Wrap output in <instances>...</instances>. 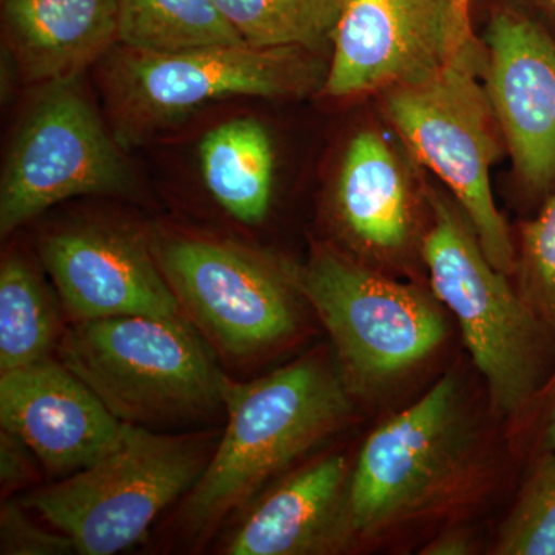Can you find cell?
<instances>
[{"instance_id": "obj_26", "label": "cell", "mask_w": 555, "mask_h": 555, "mask_svg": "<svg viewBox=\"0 0 555 555\" xmlns=\"http://www.w3.org/2000/svg\"><path fill=\"white\" fill-rule=\"evenodd\" d=\"M535 411L534 437H532V449L535 456L555 449V372L547 378L545 386L540 390L539 396L532 401L528 412Z\"/></svg>"}, {"instance_id": "obj_9", "label": "cell", "mask_w": 555, "mask_h": 555, "mask_svg": "<svg viewBox=\"0 0 555 555\" xmlns=\"http://www.w3.org/2000/svg\"><path fill=\"white\" fill-rule=\"evenodd\" d=\"M133 188L129 166L76 79L47 83L22 124L0 184V233L62 201Z\"/></svg>"}, {"instance_id": "obj_11", "label": "cell", "mask_w": 555, "mask_h": 555, "mask_svg": "<svg viewBox=\"0 0 555 555\" xmlns=\"http://www.w3.org/2000/svg\"><path fill=\"white\" fill-rule=\"evenodd\" d=\"M332 42L327 96L420 82L456 56L454 0H345Z\"/></svg>"}, {"instance_id": "obj_27", "label": "cell", "mask_w": 555, "mask_h": 555, "mask_svg": "<svg viewBox=\"0 0 555 555\" xmlns=\"http://www.w3.org/2000/svg\"><path fill=\"white\" fill-rule=\"evenodd\" d=\"M470 5H473V0H454L456 56L483 49V43L476 38L473 31Z\"/></svg>"}, {"instance_id": "obj_15", "label": "cell", "mask_w": 555, "mask_h": 555, "mask_svg": "<svg viewBox=\"0 0 555 555\" xmlns=\"http://www.w3.org/2000/svg\"><path fill=\"white\" fill-rule=\"evenodd\" d=\"M335 208L349 238L372 257H397L408 247L414 185L403 159L378 131H360L347 145Z\"/></svg>"}, {"instance_id": "obj_10", "label": "cell", "mask_w": 555, "mask_h": 555, "mask_svg": "<svg viewBox=\"0 0 555 555\" xmlns=\"http://www.w3.org/2000/svg\"><path fill=\"white\" fill-rule=\"evenodd\" d=\"M158 264L179 302L230 356L268 349L297 326L283 278L241 248L175 238L159 247Z\"/></svg>"}, {"instance_id": "obj_18", "label": "cell", "mask_w": 555, "mask_h": 555, "mask_svg": "<svg viewBox=\"0 0 555 555\" xmlns=\"http://www.w3.org/2000/svg\"><path fill=\"white\" fill-rule=\"evenodd\" d=\"M201 170L219 206L244 224L268 215L273 185V149L257 119L230 120L208 131L199 144Z\"/></svg>"}, {"instance_id": "obj_6", "label": "cell", "mask_w": 555, "mask_h": 555, "mask_svg": "<svg viewBox=\"0 0 555 555\" xmlns=\"http://www.w3.org/2000/svg\"><path fill=\"white\" fill-rule=\"evenodd\" d=\"M469 425L449 374L367 438L347 480L338 540L371 537L436 505L465 474Z\"/></svg>"}, {"instance_id": "obj_3", "label": "cell", "mask_w": 555, "mask_h": 555, "mask_svg": "<svg viewBox=\"0 0 555 555\" xmlns=\"http://www.w3.org/2000/svg\"><path fill=\"white\" fill-rule=\"evenodd\" d=\"M57 353L122 423L177 422L224 404L228 377L181 317L78 321Z\"/></svg>"}, {"instance_id": "obj_23", "label": "cell", "mask_w": 555, "mask_h": 555, "mask_svg": "<svg viewBox=\"0 0 555 555\" xmlns=\"http://www.w3.org/2000/svg\"><path fill=\"white\" fill-rule=\"evenodd\" d=\"M514 275L526 305L555 332V189L521 228Z\"/></svg>"}, {"instance_id": "obj_5", "label": "cell", "mask_w": 555, "mask_h": 555, "mask_svg": "<svg viewBox=\"0 0 555 555\" xmlns=\"http://www.w3.org/2000/svg\"><path fill=\"white\" fill-rule=\"evenodd\" d=\"M208 460L192 438L124 423L112 451L22 503L69 537L76 553L112 555L134 545L171 502L192 491Z\"/></svg>"}, {"instance_id": "obj_24", "label": "cell", "mask_w": 555, "mask_h": 555, "mask_svg": "<svg viewBox=\"0 0 555 555\" xmlns=\"http://www.w3.org/2000/svg\"><path fill=\"white\" fill-rule=\"evenodd\" d=\"M0 550L7 555H60L76 551L69 537L39 528L11 502H3L0 514Z\"/></svg>"}, {"instance_id": "obj_2", "label": "cell", "mask_w": 555, "mask_h": 555, "mask_svg": "<svg viewBox=\"0 0 555 555\" xmlns=\"http://www.w3.org/2000/svg\"><path fill=\"white\" fill-rule=\"evenodd\" d=\"M229 423L188 496L189 524L206 529L257 494L341 426L350 404L345 382L315 360L255 379L224 383Z\"/></svg>"}, {"instance_id": "obj_19", "label": "cell", "mask_w": 555, "mask_h": 555, "mask_svg": "<svg viewBox=\"0 0 555 555\" xmlns=\"http://www.w3.org/2000/svg\"><path fill=\"white\" fill-rule=\"evenodd\" d=\"M118 40L158 54L246 43L215 0H119Z\"/></svg>"}, {"instance_id": "obj_14", "label": "cell", "mask_w": 555, "mask_h": 555, "mask_svg": "<svg viewBox=\"0 0 555 555\" xmlns=\"http://www.w3.org/2000/svg\"><path fill=\"white\" fill-rule=\"evenodd\" d=\"M40 255L65 308L78 321L181 317V302L159 264L127 233L65 230L43 241Z\"/></svg>"}, {"instance_id": "obj_8", "label": "cell", "mask_w": 555, "mask_h": 555, "mask_svg": "<svg viewBox=\"0 0 555 555\" xmlns=\"http://www.w3.org/2000/svg\"><path fill=\"white\" fill-rule=\"evenodd\" d=\"M292 281L326 326L350 386L364 389L408 371L447 335L443 317L420 288L337 251L318 250Z\"/></svg>"}, {"instance_id": "obj_16", "label": "cell", "mask_w": 555, "mask_h": 555, "mask_svg": "<svg viewBox=\"0 0 555 555\" xmlns=\"http://www.w3.org/2000/svg\"><path fill=\"white\" fill-rule=\"evenodd\" d=\"M3 24L25 75L76 79L118 40L119 0H2Z\"/></svg>"}, {"instance_id": "obj_25", "label": "cell", "mask_w": 555, "mask_h": 555, "mask_svg": "<svg viewBox=\"0 0 555 555\" xmlns=\"http://www.w3.org/2000/svg\"><path fill=\"white\" fill-rule=\"evenodd\" d=\"M31 449L16 434L2 427L0 433V481L7 491L31 480Z\"/></svg>"}, {"instance_id": "obj_7", "label": "cell", "mask_w": 555, "mask_h": 555, "mask_svg": "<svg viewBox=\"0 0 555 555\" xmlns=\"http://www.w3.org/2000/svg\"><path fill=\"white\" fill-rule=\"evenodd\" d=\"M308 50L214 46L178 53L129 49L113 64L109 91L124 138L184 118L233 96L298 98L326 82Z\"/></svg>"}, {"instance_id": "obj_1", "label": "cell", "mask_w": 555, "mask_h": 555, "mask_svg": "<svg viewBox=\"0 0 555 555\" xmlns=\"http://www.w3.org/2000/svg\"><path fill=\"white\" fill-rule=\"evenodd\" d=\"M430 228L422 254L434 294L462 328L463 341L500 415H524L554 371L555 332L486 257L455 201L427 190Z\"/></svg>"}, {"instance_id": "obj_12", "label": "cell", "mask_w": 555, "mask_h": 555, "mask_svg": "<svg viewBox=\"0 0 555 555\" xmlns=\"http://www.w3.org/2000/svg\"><path fill=\"white\" fill-rule=\"evenodd\" d=\"M483 40V87L514 170L526 193L545 201L555 189V39L505 7Z\"/></svg>"}, {"instance_id": "obj_22", "label": "cell", "mask_w": 555, "mask_h": 555, "mask_svg": "<svg viewBox=\"0 0 555 555\" xmlns=\"http://www.w3.org/2000/svg\"><path fill=\"white\" fill-rule=\"evenodd\" d=\"M494 553L555 555V449L535 456Z\"/></svg>"}, {"instance_id": "obj_4", "label": "cell", "mask_w": 555, "mask_h": 555, "mask_svg": "<svg viewBox=\"0 0 555 555\" xmlns=\"http://www.w3.org/2000/svg\"><path fill=\"white\" fill-rule=\"evenodd\" d=\"M485 49L460 54L436 75L385 91V109L412 155L451 190L486 257L516 273L517 246L492 193L502 131L483 83Z\"/></svg>"}, {"instance_id": "obj_29", "label": "cell", "mask_w": 555, "mask_h": 555, "mask_svg": "<svg viewBox=\"0 0 555 555\" xmlns=\"http://www.w3.org/2000/svg\"><path fill=\"white\" fill-rule=\"evenodd\" d=\"M516 9L542 25L555 39V0H517Z\"/></svg>"}, {"instance_id": "obj_20", "label": "cell", "mask_w": 555, "mask_h": 555, "mask_svg": "<svg viewBox=\"0 0 555 555\" xmlns=\"http://www.w3.org/2000/svg\"><path fill=\"white\" fill-rule=\"evenodd\" d=\"M57 338V315L46 288L20 257L0 269V374L49 358Z\"/></svg>"}, {"instance_id": "obj_21", "label": "cell", "mask_w": 555, "mask_h": 555, "mask_svg": "<svg viewBox=\"0 0 555 555\" xmlns=\"http://www.w3.org/2000/svg\"><path fill=\"white\" fill-rule=\"evenodd\" d=\"M255 49L315 51L334 39L345 0H215Z\"/></svg>"}, {"instance_id": "obj_13", "label": "cell", "mask_w": 555, "mask_h": 555, "mask_svg": "<svg viewBox=\"0 0 555 555\" xmlns=\"http://www.w3.org/2000/svg\"><path fill=\"white\" fill-rule=\"evenodd\" d=\"M0 423L51 477L86 469L118 444L124 423L61 361L0 374Z\"/></svg>"}, {"instance_id": "obj_28", "label": "cell", "mask_w": 555, "mask_h": 555, "mask_svg": "<svg viewBox=\"0 0 555 555\" xmlns=\"http://www.w3.org/2000/svg\"><path fill=\"white\" fill-rule=\"evenodd\" d=\"M473 543L465 532L451 531L438 535L422 551L426 555H466L470 554Z\"/></svg>"}, {"instance_id": "obj_17", "label": "cell", "mask_w": 555, "mask_h": 555, "mask_svg": "<svg viewBox=\"0 0 555 555\" xmlns=\"http://www.w3.org/2000/svg\"><path fill=\"white\" fill-rule=\"evenodd\" d=\"M349 466L328 456L292 477L248 516L230 540V555L315 553L338 540Z\"/></svg>"}]
</instances>
